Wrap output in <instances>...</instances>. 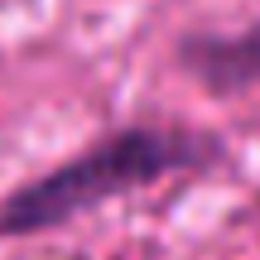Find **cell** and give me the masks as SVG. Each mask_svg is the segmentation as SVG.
<instances>
[{"label":"cell","instance_id":"1","mask_svg":"<svg viewBox=\"0 0 260 260\" xmlns=\"http://www.w3.org/2000/svg\"><path fill=\"white\" fill-rule=\"evenodd\" d=\"M217 159H222L217 140L198 135V130H159V125L116 130L102 145L82 149L77 159L48 169L44 178L15 188L0 203V236L63 226L73 217H82L87 207L106 203V198H121L130 188H145L164 174L203 169V164H217Z\"/></svg>","mask_w":260,"mask_h":260},{"label":"cell","instance_id":"2","mask_svg":"<svg viewBox=\"0 0 260 260\" xmlns=\"http://www.w3.org/2000/svg\"><path fill=\"white\" fill-rule=\"evenodd\" d=\"M183 68L217 96L246 92L260 82V24L241 29V34H193L178 48Z\"/></svg>","mask_w":260,"mask_h":260}]
</instances>
